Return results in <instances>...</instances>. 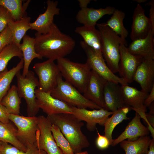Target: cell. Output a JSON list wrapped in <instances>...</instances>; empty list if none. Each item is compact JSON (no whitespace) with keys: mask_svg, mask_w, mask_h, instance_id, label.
<instances>
[{"mask_svg":"<svg viewBox=\"0 0 154 154\" xmlns=\"http://www.w3.org/2000/svg\"><path fill=\"white\" fill-rule=\"evenodd\" d=\"M36 52L43 57L54 60L64 58L74 48L76 43L70 36L62 32L54 23L45 34H35Z\"/></svg>","mask_w":154,"mask_h":154,"instance_id":"6da1fadb","label":"cell"},{"mask_svg":"<svg viewBox=\"0 0 154 154\" xmlns=\"http://www.w3.org/2000/svg\"><path fill=\"white\" fill-rule=\"evenodd\" d=\"M52 124L57 126L70 143L74 153L80 152L88 147L90 143L83 133L82 121L72 114L62 113L47 116Z\"/></svg>","mask_w":154,"mask_h":154,"instance_id":"7a4b0ae2","label":"cell"},{"mask_svg":"<svg viewBox=\"0 0 154 154\" xmlns=\"http://www.w3.org/2000/svg\"><path fill=\"white\" fill-rule=\"evenodd\" d=\"M96 25L100 34L103 56L111 71L114 74L118 72L119 46L123 43L127 46L126 40L122 39L113 31L106 23H97Z\"/></svg>","mask_w":154,"mask_h":154,"instance_id":"3957f363","label":"cell"},{"mask_svg":"<svg viewBox=\"0 0 154 154\" xmlns=\"http://www.w3.org/2000/svg\"><path fill=\"white\" fill-rule=\"evenodd\" d=\"M57 61V65L62 77L83 94L86 86L91 69L86 62H74L65 57Z\"/></svg>","mask_w":154,"mask_h":154,"instance_id":"277c9868","label":"cell"},{"mask_svg":"<svg viewBox=\"0 0 154 154\" xmlns=\"http://www.w3.org/2000/svg\"><path fill=\"white\" fill-rule=\"evenodd\" d=\"M50 94L53 98L71 106L92 109H99L101 108L85 98L82 93L71 84L64 80L60 73L57 77L56 86Z\"/></svg>","mask_w":154,"mask_h":154,"instance_id":"5b68a950","label":"cell"},{"mask_svg":"<svg viewBox=\"0 0 154 154\" xmlns=\"http://www.w3.org/2000/svg\"><path fill=\"white\" fill-rule=\"evenodd\" d=\"M17 88L21 98H24L27 104V115L29 117L36 116L39 108L35 95V90L38 88V80L35 75L34 72L29 70L25 77L20 70L16 74Z\"/></svg>","mask_w":154,"mask_h":154,"instance_id":"8992f818","label":"cell"},{"mask_svg":"<svg viewBox=\"0 0 154 154\" xmlns=\"http://www.w3.org/2000/svg\"><path fill=\"white\" fill-rule=\"evenodd\" d=\"M80 44L87 56L86 62L91 70L107 81L119 84L121 86L128 85L123 78L117 76L111 71L107 65L102 52L95 51L83 40L80 42Z\"/></svg>","mask_w":154,"mask_h":154,"instance_id":"52a82bcc","label":"cell"},{"mask_svg":"<svg viewBox=\"0 0 154 154\" xmlns=\"http://www.w3.org/2000/svg\"><path fill=\"white\" fill-rule=\"evenodd\" d=\"M9 118L17 128V137L27 147L37 145V132L39 130L37 117L10 114Z\"/></svg>","mask_w":154,"mask_h":154,"instance_id":"ba28073f","label":"cell"},{"mask_svg":"<svg viewBox=\"0 0 154 154\" xmlns=\"http://www.w3.org/2000/svg\"><path fill=\"white\" fill-rule=\"evenodd\" d=\"M33 68L38 78L39 87L40 91L51 94L57 84V78L60 73L54 60L48 59L34 65Z\"/></svg>","mask_w":154,"mask_h":154,"instance_id":"9c48e42d","label":"cell"},{"mask_svg":"<svg viewBox=\"0 0 154 154\" xmlns=\"http://www.w3.org/2000/svg\"><path fill=\"white\" fill-rule=\"evenodd\" d=\"M37 117L39 130L37 132V147L46 154H64L57 146L51 131L52 124L43 116Z\"/></svg>","mask_w":154,"mask_h":154,"instance_id":"30bf717a","label":"cell"},{"mask_svg":"<svg viewBox=\"0 0 154 154\" xmlns=\"http://www.w3.org/2000/svg\"><path fill=\"white\" fill-rule=\"evenodd\" d=\"M120 55L118 72L120 77L126 82L131 83L135 71L143 58L134 55L128 51L127 48L123 43L119 46Z\"/></svg>","mask_w":154,"mask_h":154,"instance_id":"8fae6325","label":"cell"},{"mask_svg":"<svg viewBox=\"0 0 154 154\" xmlns=\"http://www.w3.org/2000/svg\"><path fill=\"white\" fill-rule=\"evenodd\" d=\"M71 108L72 114L81 121L86 122V128L90 131L96 129L97 124L104 126L109 116L114 112L107 111L103 108L91 110L74 106H71Z\"/></svg>","mask_w":154,"mask_h":154,"instance_id":"7c38bea8","label":"cell"},{"mask_svg":"<svg viewBox=\"0 0 154 154\" xmlns=\"http://www.w3.org/2000/svg\"><path fill=\"white\" fill-rule=\"evenodd\" d=\"M35 92L39 108L47 116L62 113L72 114L71 106L53 98L50 93L42 92L38 88Z\"/></svg>","mask_w":154,"mask_h":154,"instance_id":"4fadbf2b","label":"cell"},{"mask_svg":"<svg viewBox=\"0 0 154 154\" xmlns=\"http://www.w3.org/2000/svg\"><path fill=\"white\" fill-rule=\"evenodd\" d=\"M123 101L125 106L129 107L145 119L147 108L144 105L145 100L149 93H147L128 85L121 86Z\"/></svg>","mask_w":154,"mask_h":154,"instance_id":"5bb4252c","label":"cell"},{"mask_svg":"<svg viewBox=\"0 0 154 154\" xmlns=\"http://www.w3.org/2000/svg\"><path fill=\"white\" fill-rule=\"evenodd\" d=\"M107 81L91 70L89 80L83 93L84 97L101 108H104V92Z\"/></svg>","mask_w":154,"mask_h":154,"instance_id":"9a60e30c","label":"cell"},{"mask_svg":"<svg viewBox=\"0 0 154 154\" xmlns=\"http://www.w3.org/2000/svg\"><path fill=\"white\" fill-rule=\"evenodd\" d=\"M132 19L130 35L132 41L146 37L151 31L154 34L149 19L145 15V10L140 4L134 10Z\"/></svg>","mask_w":154,"mask_h":154,"instance_id":"2e32d148","label":"cell"},{"mask_svg":"<svg viewBox=\"0 0 154 154\" xmlns=\"http://www.w3.org/2000/svg\"><path fill=\"white\" fill-rule=\"evenodd\" d=\"M133 80L140 85L142 91L149 93L154 86V60L143 59L134 74Z\"/></svg>","mask_w":154,"mask_h":154,"instance_id":"e0dca14e","label":"cell"},{"mask_svg":"<svg viewBox=\"0 0 154 154\" xmlns=\"http://www.w3.org/2000/svg\"><path fill=\"white\" fill-rule=\"evenodd\" d=\"M46 4L45 11L40 14L36 20L30 25L31 29L36 30L39 34L48 33L54 23V16L58 15L60 13V9L57 7V1L48 0Z\"/></svg>","mask_w":154,"mask_h":154,"instance_id":"ac0fdd59","label":"cell"},{"mask_svg":"<svg viewBox=\"0 0 154 154\" xmlns=\"http://www.w3.org/2000/svg\"><path fill=\"white\" fill-rule=\"evenodd\" d=\"M141 118L139 115L136 112L135 116L129 123L124 131L114 140L111 145L115 146L124 140H134L140 137L148 135L150 131L141 123Z\"/></svg>","mask_w":154,"mask_h":154,"instance_id":"d6986e66","label":"cell"},{"mask_svg":"<svg viewBox=\"0 0 154 154\" xmlns=\"http://www.w3.org/2000/svg\"><path fill=\"white\" fill-rule=\"evenodd\" d=\"M104 108L107 111L115 112L124 105L121 85L107 81L104 92Z\"/></svg>","mask_w":154,"mask_h":154,"instance_id":"ffe728a7","label":"cell"},{"mask_svg":"<svg viewBox=\"0 0 154 154\" xmlns=\"http://www.w3.org/2000/svg\"><path fill=\"white\" fill-rule=\"evenodd\" d=\"M116 9L108 6L105 8L95 9L86 7L81 8L76 17L78 22L85 27H95L97 22L106 15L112 14Z\"/></svg>","mask_w":154,"mask_h":154,"instance_id":"44dd1931","label":"cell"},{"mask_svg":"<svg viewBox=\"0 0 154 154\" xmlns=\"http://www.w3.org/2000/svg\"><path fill=\"white\" fill-rule=\"evenodd\" d=\"M154 35L151 31L146 37L132 41L127 47L128 51L143 59H154Z\"/></svg>","mask_w":154,"mask_h":154,"instance_id":"7402d4cb","label":"cell"},{"mask_svg":"<svg viewBox=\"0 0 154 154\" xmlns=\"http://www.w3.org/2000/svg\"><path fill=\"white\" fill-rule=\"evenodd\" d=\"M35 38L25 34L23 38V42L19 48L23 54L24 65L22 75L25 77L29 70L30 63L35 58L42 59V58L36 52Z\"/></svg>","mask_w":154,"mask_h":154,"instance_id":"603a6c76","label":"cell"},{"mask_svg":"<svg viewBox=\"0 0 154 154\" xmlns=\"http://www.w3.org/2000/svg\"><path fill=\"white\" fill-rule=\"evenodd\" d=\"M75 32L81 36L83 41L88 46L95 51L102 52L100 34L95 27H78L76 28Z\"/></svg>","mask_w":154,"mask_h":154,"instance_id":"cb8c5ba5","label":"cell"},{"mask_svg":"<svg viewBox=\"0 0 154 154\" xmlns=\"http://www.w3.org/2000/svg\"><path fill=\"white\" fill-rule=\"evenodd\" d=\"M151 139L147 135L134 140H124L120 143L125 154H146Z\"/></svg>","mask_w":154,"mask_h":154,"instance_id":"d4e9b609","label":"cell"},{"mask_svg":"<svg viewBox=\"0 0 154 154\" xmlns=\"http://www.w3.org/2000/svg\"><path fill=\"white\" fill-rule=\"evenodd\" d=\"M127 106H125L119 108L114 112L112 116L108 118L106 121L104 126V135L109 140L111 145L114 140L112 137L113 131L116 127L124 120L129 119V118L127 115L131 110Z\"/></svg>","mask_w":154,"mask_h":154,"instance_id":"484cf974","label":"cell"},{"mask_svg":"<svg viewBox=\"0 0 154 154\" xmlns=\"http://www.w3.org/2000/svg\"><path fill=\"white\" fill-rule=\"evenodd\" d=\"M17 129L10 123L0 122V141L8 143L22 151H25L27 147L18 139Z\"/></svg>","mask_w":154,"mask_h":154,"instance_id":"4316f807","label":"cell"},{"mask_svg":"<svg viewBox=\"0 0 154 154\" xmlns=\"http://www.w3.org/2000/svg\"><path fill=\"white\" fill-rule=\"evenodd\" d=\"M31 20L30 17L25 16L19 20L11 21L8 24L12 34L13 43L19 47L26 32L31 29Z\"/></svg>","mask_w":154,"mask_h":154,"instance_id":"83f0119b","label":"cell"},{"mask_svg":"<svg viewBox=\"0 0 154 154\" xmlns=\"http://www.w3.org/2000/svg\"><path fill=\"white\" fill-rule=\"evenodd\" d=\"M23 58L15 67L9 70L6 68L0 72V103L9 89L10 85L16 74L23 68Z\"/></svg>","mask_w":154,"mask_h":154,"instance_id":"f1b7e54d","label":"cell"},{"mask_svg":"<svg viewBox=\"0 0 154 154\" xmlns=\"http://www.w3.org/2000/svg\"><path fill=\"white\" fill-rule=\"evenodd\" d=\"M21 98L17 86L12 85L2 99L0 103L5 106L10 114L19 115Z\"/></svg>","mask_w":154,"mask_h":154,"instance_id":"f546056e","label":"cell"},{"mask_svg":"<svg viewBox=\"0 0 154 154\" xmlns=\"http://www.w3.org/2000/svg\"><path fill=\"white\" fill-rule=\"evenodd\" d=\"M112 15L106 23V24L122 39L125 40L128 32L123 24L125 13L121 10L116 9Z\"/></svg>","mask_w":154,"mask_h":154,"instance_id":"4dcf8cb0","label":"cell"},{"mask_svg":"<svg viewBox=\"0 0 154 154\" xmlns=\"http://www.w3.org/2000/svg\"><path fill=\"white\" fill-rule=\"evenodd\" d=\"M21 0H0V6L6 9L10 13L14 21L20 20L26 16L25 15V11L29 3L22 5Z\"/></svg>","mask_w":154,"mask_h":154,"instance_id":"1f68e13d","label":"cell"},{"mask_svg":"<svg viewBox=\"0 0 154 154\" xmlns=\"http://www.w3.org/2000/svg\"><path fill=\"white\" fill-rule=\"evenodd\" d=\"M21 59L23 54L19 47L13 43L5 47L0 52V72L7 68L9 62L14 57Z\"/></svg>","mask_w":154,"mask_h":154,"instance_id":"d6a6232c","label":"cell"},{"mask_svg":"<svg viewBox=\"0 0 154 154\" xmlns=\"http://www.w3.org/2000/svg\"><path fill=\"white\" fill-rule=\"evenodd\" d=\"M1 142L0 154H46L44 151L38 149L36 145L27 146L26 151H24L8 143Z\"/></svg>","mask_w":154,"mask_h":154,"instance_id":"836d02e7","label":"cell"},{"mask_svg":"<svg viewBox=\"0 0 154 154\" xmlns=\"http://www.w3.org/2000/svg\"><path fill=\"white\" fill-rule=\"evenodd\" d=\"M51 131L58 147L64 154H73L74 153L69 142L62 134L58 127L52 124Z\"/></svg>","mask_w":154,"mask_h":154,"instance_id":"e575fe53","label":"cell"},{"mask_svg":"<svg viewBox=\"0 0 154 154\" xmlns=\"http://www.w3.org/2000/svg\"><path fill=\"white\" fill-rule=\"evenodd\" d=\"M12 32L8 25L0 33V52L7 46L13 43Z\"/></svg>","mask_w":154,"mask_h":154,"instance_id":"d590c367","label":"cell"},{"mask_svg":"<svg viewBox=\"0 0 154 154\" xmlns=\"http://www.w3.org/2000/svg\"><path fill=\"white\" fill-rule=\"evenodd\" d=\"M14 21L9 11L3 6H0V33L7 27L9 23Z\"/></svg>","mask_w":154,"mask_h":154,"instance_id":"8d00e7d4","label":"cell"},{"mask_svg":"<svg viewBox=\"0 0 154 154\" xmlns=\"http://www.w3.org/2000/svg\"><path fill=\"white\" fill-rule=\"evenodd\" d=\"M96 129L98 135L96 141V144L97 147L101 150L107 149L110 145H111L109 140L104 135H101L97 129Z\"/></svg>","mask_w":154,"mask_h":154,"instance_id":"74e56055","label":"cell"},{"mask_svg":"<svg viewBox=\"0 0 154 154\" xmlns=\"http://www.w3.org/2000/svg\"><path fill=\"white\" fill-rule=\"evenodd\" d=\"M9 114L6 108L0 103V122L4 123L9 122Z\"/></svg>","mask_w":154,"mask_h":154,"instance_id":"f35d334b","label":"cell"},{"mask_svg":"<svg viewBox=\"0 0 154 154\" xmlns=\"http://www.w3.org/2000/svg\"><path fill=\"white\" fill-rule=\"evenodd\" d=\"M154 101V86L149 92L147 97L145 100L144 105L146 108L149 107Z\"/></svg>","mask_w":154,"mask_h":154,"instance_id":"ab89813d","label":"cell"},{"mask_svg":"<svg viewBox=\"0 0 154 154\" xmlns=\"http://www.w3.org/2000/svg\"><path fill=\"white\" fill-rule=\"evenodd\" d=\"M147 4L150 7L149 18L151 24L153 29L154 30V1L152 0L150 1Z\"/></svg>","mask_w":154,"mask_h":154,"instance_id":"60d3db41","label":"cell"},{"mask_svg":"<svg viewBox=\"0 0 154 154\" xmlns=\"http://www.w3.org/2000/svg\"><path fill=\"white\" fill-rule=\"evenodd\" d=\"M146 154H154V138L151 139Z\"/></svg>","mask_w":154,"mask_h":154,"instance_id":"b9f144b4","label":"cell"},{"mask_svg":"<svg viewBox=\"0 0 154 154\" xmlns=\"http://www.w3.org/2000/svg\"><path fill=\"white\" fill-rule=\"evenodd\" d=\"M79 5L81 8L87 7L88 5L89 4L91 1L90 0H78Z\"/></svg>","mask_w":154,"mask_h":154,"instance_id":"7bdbcfd3","label":"cell"},{"mask_svg":"<svg viewBox=\"0 0 154 154\" xmlns=\"http://www.w3.org/2000/svg\"><path fill=\"white\" fill-rule=\"evenodd\" d=\"M149 108V113L154 115V102H153L148 107Z\"/></svg>","mask_w":154,"mask_h":154,"instance_id":"ee69618b","label":"cell"},{"mask_svg":"<svg viewBox=\"0 0 154 154\" xmlns=\"http://www.w3.org/2000/svg\"><path fill=\"white\" fill-rule=\"evenodd\" d=\"M73 154H88V152L86 151H84L83 152H80L74 153Z\"/></svg>","mask_w":154,"mask_h":154,"instance_id":"f6af8a7d","label":"cell"},{"mask_svg":"<svg viewBox=\"0 0 154 154\" xmlns=\"http://www.w3.org/2000/svg\"><path fill=\"white\" fill-rule=\"evenodd\" d=\"M134 1H136L138 4H140L141 3H144L146 1V0H135Z\"/></svg>","mask_w":154,"mask_h":154,"instance_id":"bcb514c9","label":"cell"},{"mask_svg":"<svg viewBox=\"0 0 154 154\" xmlns=\"http://www.w3.org/2000/svg\"><path fill=\"white\" fill-rule=\"evenodd\" d=\"M1 143H2L1 141H0V148L1 145Z\"/></svg>","mask_w":154,"mask_h":154,"instance_id":"7dc6e473","label":"cell"}]
</instances>
